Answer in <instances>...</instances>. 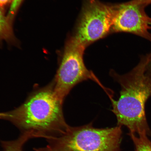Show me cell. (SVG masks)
I'll return each mask as SVG.
<instances>
[{
    "mask_svg": "<svg viewBox=\"0 0 151 151\" xmlns=\"http://www.w3.org/2000/svg\"><path fill=\"white\" fill-rule=\"evenodd\" d=\"M110 74L121 88L117 100L109 98L118 126H126L129 133L150 135L146 113V103L151 97V61L148 54L142 57L129 73L121 75L111 70Z\"/></svg>",
    "mask_w": 151,
    "mask_h": 151,
    "instance_id": "1",
    "label": "cell"
},
{
    "mask_svg": "<svg viewBox=\"0 0 151 151\" xmlns=\"http://www.w3.org/2000/svg\"><path fill=\"white\" fill-rule=\"evenodd\" d=\"M63 103L52 83L33 92L18 108L0 112V119L10 122L22 133L47 139L62 134L69 127L63 116Z\"/></svg>",
    "mask_w": 151,
    "mask_h": 151,
    "instance_id": "2",
    "label": "cell"
},
{
    "mask_svg": "<svg viewBox=\"0 0 151 151\" xmlns=\"http://www.w3.org/2000/svg\"><path fill=\"white\" fill-rule=\"evenodd\" d=\"M122 126L94 128L90 124L69 126L65 133L47 139L48 144L35 151H120Z\"/></svg>",
    "mask_w": 151,
    "mask_h": 151,
    "instance_id": "3",
    "label": "cell"
},
{
    "mask_svg": "<svg viewBox=\"0 0 151 151\" xmlns=\"http://www.w3.org/2000/svg\"><path fill=\"white\" fill-rule=\"evenodd\" d=\"M86 47L74 37L66 42L61 63L52 83L55 93L62 102L76 85L84 81L93 80L106 92L108 91L85 66L83 55Z\"/></svg>",
    "mask_w": 151,
    "mask_h": 151,
    "instance_id": "4",
    "label": "cell"
},
{
    "mask_svg": "<svg viewBox=\"0 0 151 151\" xmlns=\"http://www.w3.org/2000/svg\"><path fill=\"white\" fill-rule=\"evenodd\" d=\"M113 6L99 0H86L74 37L86 47L105 36L112 29Z\"/></svg>",
    "mask_w": 151,
    "mask_h": 151,
    "instance_id": "5",
    "label": "cell"
},
{
    "mask_svg": "<svg viewBox=\"0 0 151 151\" xmlns=\"http://www.w3.org/2000/svg\"><path fill=\"white\" fill-rule=\"evenodd\" d=\"M146 7L132 0L114 6L111 31L133 34L151 42V18L145 12Z\"/></svg>",
    "mask_w": 151,
    "mask_h": 151,
    "instance_id": "6",
    "label": "cell"
},
{
    "mask_svg": "<svg viewBox=\"0 0 151 151\" xmlns=\"http://www.w3.org/2000/svg\"><path fill=\"white\" fill-rule=\"evenodd\" d=\"M33 136L28 133H22L16 140L1 141L3 150L1 151H23L24 145L29 139L33 138Z\"/></svg>",
    "mask_w": 151,
    "mask_h": 151,
    "instance_id": "7",
    "label": "cell"
},
{
    "mask_svg": "<svg viewBox=\"0 0 151 151\" xmlns=\"http://www.w3.org/2000/svg\"><path fill=\"white\" fill-rule=\"evenodd\" d=\"M12 20L6 16L0 8V40H8L12 38L13 33Z\"/></svg>",
    "mask_w": 151,
    "mask_h": 151,
    "instance_id": "8",
    "label": "cell"
},
{
    "mask_svg": "<svg viewBox=\"0 0 151 151\" xmlns=\"http://www.w3.org/2000/svg\"><path fill=\"white\" fill-rule=\"evenodd\" d=\"M134 144L136 151H151V142L146 134H139L138 136L135 134L129 133Z\"/></svg>",
    "mask_w": 151,
    "mask_h": 151,
    "instance_id": "9",
    "label": "cell"
},
{
    "mask_svg": "<svg viewBox=\"0 0 151 151\" xmlns=\"http://www.w3.org/2000/svg\"><path fill=\"white\" fill-rule=\"evenodd\" d=\"M23 0H13L9 12V18L12 20Z\"/></svg>",
    "mask_w": 151,
    "mask_h": 151,
    "instance_id": "10",
    "label": "cell"
},
{
    "mask_svg": "<svg viewBox=\"0 0 151 151\" xmlns=\"http://www.w3.org/2000/svg\"><path fill=\"white\" fill-rule=\"evenodd\" d=\"M134 2L137 4L142 5L146 7L151 4V0H132Z\"/></svg>",
    "mask_w": 151,
    "mask_h": 151,
    "instance_id": "11",
    "label": "cell"
},
{
    "mask_svg": "<svg viewBox=\"0 0 151 151\" xmlns=\"http://www.w3.org/2000/svg\"><path fill=\"white\" fill-rule=\"evenodd\" d=\"M12 0H0V8L4 6ZM13 1V0H12Z\"/></svg>",
    "mask_w": 151,
    "mask_h": 151,
    "instance_id": "12",
    "label": "cell"
},
{
    "mask_svg": "<svg viewBox=\"0 0 151 151\" xmlns=\"http://www.w3.org/2000/svg\"><path fill=\"white\" fill-rule=\"evenodd\" d=\"M149 56H150V59L151 60V53L149 54Z\"/></svg>",
    "mask_w": 151,
    "mask_h": 151,
    "instance_id": "13",
    "label": "cell"
}]
</instances>
